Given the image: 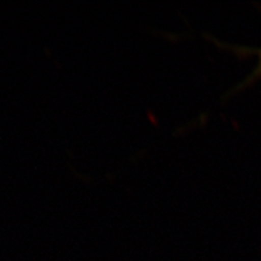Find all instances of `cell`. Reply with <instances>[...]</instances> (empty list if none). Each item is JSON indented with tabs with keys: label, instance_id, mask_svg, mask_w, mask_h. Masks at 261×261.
<instances>
[{
	"label": "cell",
	"instance_id": "obj_1",
	"mask_svg": "<svg viewBox=\"0 0 261 261\" xmlns=\"http://www.w3.org/2000/svg\"><path fill=\"white\" fill-rule=\"evenodd\" d=\"M261 74V52H260V57H259V64H257L256 70H255V75H260Z\"/></svg>",
	"mask_w": 261,
	"mask_h": 261
}]
</instances>
